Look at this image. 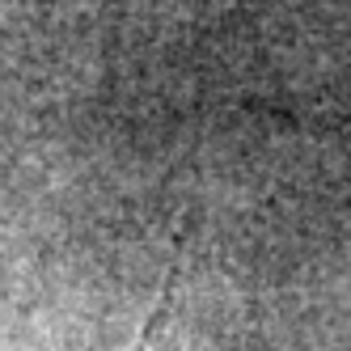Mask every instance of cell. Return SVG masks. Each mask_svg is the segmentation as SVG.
<instances>
[{"instance_id":"obj_1","label":"cell","mask_w":351,"mask_h":351,"mask_svg":"<svg viewBox=\"0 0 351 351\" xmlns=\"http://www.w3.org/2000/svg\"><path fill=\"white\" fill-rule=\"evenodd\" d=\"M169 317V300H161V309L148 317V326H144V335H140V343H136V351H153V339L161 335V322Z\"/></svg>"}]
</instances>
